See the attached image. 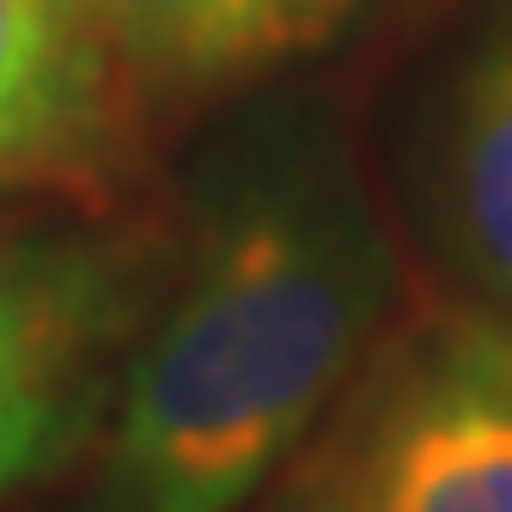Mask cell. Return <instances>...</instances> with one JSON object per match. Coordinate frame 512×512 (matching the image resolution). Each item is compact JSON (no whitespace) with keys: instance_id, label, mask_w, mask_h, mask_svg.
Listing matches in <instances>:
<instances>
[{"instance_id":"3","label":"cell","mask_w":512,"mask_h":512,"mask_svg":"<svg viewBox=\"0 0 512 512\" xmlns=\"http://www.w3.org/2000/svg\"><path fill=\"white\" fill-rule=\"evenodd\" d=\"M110 336L116 275L92 250H0V506L86 433Z\"/></svg>"},{"instance_id":"4","label":"cell","mask_w":512,"mask_h":512,"mask_svg":"<svg viewBox=\"0 0 512 512\" xmlns=\"http://www.w3.org/2000/svg\"><path fill=\"white\" fill-rule=\"evenodd\" d=\"M110 61L208 86L299 61L348 31L360 0H74Z\"/></svg>"},{"instance_id":"2","label":"cell","mask_w":512,"mask_h":512,"mask_svg":"<svg viewBox=\"0 0 512 512\" xmlns=\"http://www.w3.org/2000/svg\"><path fill=\"white\" fill-rule=\"evenodd\" d=\"M269 512H512V317L458 305L397 336Z\"/></svg>"},{"instance_id":"6","label":"cell","mask_w":512,"mask_h":512,"mask_svg":"<svg viewBox=\"0 0 512 512\" xmlns=\"http://www.w3.org/2000/svg\"><path fill=\"white\" fill-rule=\"evenodd\" d=\"M445 208L464 263L512 311V25H500L452 104L445 128Z\"/></svg>"},{"instance_id":"5","label":"cell","mask_w":512,"mask_h":512,"mask_svg":"<svg viewBox=\"0 0 512 512\" xmlns=\"http://www.w3.org/2000/svg\"><path fill=\"white\" fill-rule=\"evenodd\" d=\"M110 68L74 0H0V177L80 165L110 128Z\"/></svg>"},{"instance_id":"1","label":"cell","mask_w":512,"mask_h":512,"mask_svg":"<svg viewBox=\"0 0 512 512\" xmlns=\"http://www.w3.org/2000/svg\"><path fill=\"white\" fill-rule=\"evenodd\" d=\"M397 263L324 135L269 128L202 202L177 293L122 372L104 482L122 512H238L366 366Z\"/></svg>"}]
</instances>
